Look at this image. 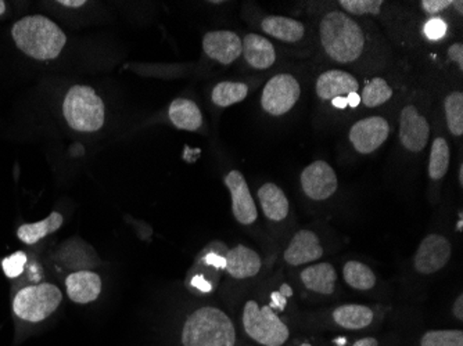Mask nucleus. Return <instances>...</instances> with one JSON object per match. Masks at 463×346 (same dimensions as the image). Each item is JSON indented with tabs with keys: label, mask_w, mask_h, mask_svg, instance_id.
Returning <instances> with one entry per match:
<instances>
[{
	"label": "nucleus",
	"mask_w": 463,
	"mask_h": 346,
	"mask_svg": "<svg viewBox=\"0 0 463 346\" xmlns=\"http://www.w3.org/2000/svg\"><path fill=\"white\" fill-rule=\"evenodd\" d=\"M316 42L329 63L352 73H378L393 58L387 38L372 19L355 17L337 7L319 15Z\"/></svg>",
	"instance_id": "f257e3e1"
},
{
	"label": "nucleus",
	"mask_w": 463,
	"mask_h": 346,
	"mask_svg": "<svg viewBox=\"0 0 463 346\" xmlns=\"http://www.w3.org/2000/svg\"><path fill=\"white\" fill-rule=\"evenodd\" d=\"M15 46L35 60H55L67 43L66 33L45 15H27L12 28Z\"/></svg>",
	"instance_id": "f03ea898"
},
{
	"label": "nucleus",
	"mask_w": 463,
	"mask_h": 346,
	"mask_svg": "<svg viewBox=\"0 0 463 346\" xmlns=\"http://www.w3.org/2000/svg\"><path fill=\"white\" fill-rule=\"evenodd\" d=\"M360 79L347 69L327 68L316 79L314 91L324 109L334 114H352L361 107Z\"/></svg>",
	"instance_id": "7ed1b4c3"
},
{
	"label": "nucleus",
	"mask_w": 463,
	"mask_h": 346,
	"mask_svg": "<svg viewBox=\"0 0 463 346\" xmlns=\"http://www.w3.org/2000/svg\"><path fill=\"white\" fill-rule=\"evenodd\" d=\"M234 323L217 307L197 309L182 330L183 346H235Z\"/></svg>",
	"instance_id": "20e7f679"
},
{
	"label": "nucleus",
	"mask_w": 463,
	"mask_h": 346,
	"mask_svg": "<svg viewBox=\"0 0 463 346\" xmlns=\"http://www.w3.org/2000/svg\"><path fill=\"white\" fill-rule=\"evenodd\" d=\"M63 114L67 124L76 132H97L104 125V102L86 84H76L66 94Z\"/></svg>",
	"instance_id": "39448f33"
},
{
	"label": "nucleus",
	"mask_w": 463,
	"mask_h": 346,
	"mask_svg": "<svg viewBox=\"0 0 463 346\" xmlns=\"http://www.w3.org/2000/svg\"><path fill=\"white\" fill-rule=\"evenodd\" d=\"M432 138L427 100L419 96H409L404 102L398 118V143L405 153L419 155L426 150Z\"/></svg>",
	"instance_id": "423d86ee"
},
{
	"label": "nucleus",
	"mask_w": 463,
	"mask_h": 346,
	"mask_svg": "<svg viewBox=\"0 0 463 346\" xmlns=\"http://www.w3.org/2000/svg\"><path fill=\"white\" fill-rule=\"evenodd\" d=\"M63 294L55 284L40 283L24 287L13 299L15 316L28 323H40L55 314Z\"/></svg>",
	"instance_id": "0eeeda50"
},
{
	"label": "nucleus",
	"mask_w": 463,
	"mask_h": 346,
	"mask_svg": "<svg viewBox=\"0 0 463 346\" xmlns=\"http://www.w3.org/2000/svg\"><path fill=\"white\" fill-rule=\"evenodd\" d=\"M243 325L253 340L263 346H282L288 341L289 328L271 305L260 306L258 302H245Z\"/></svg>",
	"instance_id": "6e6552de"
},
{
	"label": "nucleus",
	"mask_w": 463,
	"mask_h": 346,
	"mask_svg": "<svg viewBox=\"0 0 463 346\" xmlns=\"http://www.w3.org/2000/svg\"><path fill=\"white\" fill-rule=\"evenodd\" d=\"M303 88L300 79L291 73H278L268 79L261 92V109L273 118H282L300 102Z\"/></svg>",
	"instance_id": "1a4fd4ad"
},
{
	"label": "nucleus",
	"mask_w": 463,
	"mask_h": 346,
	"mask_svg": "<svg viewBox=\"0 0 463 346\" xmlns=\"http://www.w3.org/2000/svg\"><path fill=\"white\" fill-rule=\"evenodd\" d=\"M391 129L393 125L385 115H367L352 122L347 138L355 153L360 155H370L387 143Z\"/></svg>",
	"instance_id": "9d476101"
},
{
	"label": "nucleus",
	"mask_w": 463,
	"mask_h": 346,
	"mask_svg": "<svg viewBox=\"0 0 463 346\" xmlns=\"http://www.w3.org/2000/svg\"><path fill=\"white\" fill-rule=\"evenodd\" d=\"M260 30L268 40L272 38L280 45L297 50L308 49L314 40L311 28L301 20L289 15L265 14L261 19Z\"/></svg>",
	"instance_id": "9b49d317"
},
{
	"label": "nucleus",
	"mask_w": 463,
	"mask_h": 346,
	"mask_svg": "<svg viewBox=\"0 0 463 346\" xmlns=\"http://www.w3.org/2000/svg\"><path fill=\"white\" fill-rule=\"evenodd\" d=\"M303 193L312 201H326L336 194L339 179L336 171L327 161H312L300 175Z\"/></svg>",
	"instance_id": "f8f14e48"
},
{
	"label": "nucleus",
	"mask_w": 463,
	"mask_h": 346,
	"mask_svg": "<svg viewBox=\"0 0 463 346\" xmlns=\"http://www.w3.org/2000/svg\"><path fill=\"white\" fill-rule=\"evenodd\" d=\"M452 255L451 243L441 235H429L422 240L414 256V268L419 274L442 271Z\"/></svg>",
	"instance_id": "ddd939ff"
},
{
	"label": "nucleus",
	"mask_w": 463,
	"mask_h": 346,
	"mask_svg": "<svg viewBox=\"0 0 463 346\" xmlns=\"http://www.w3.org/2000/svg\"><path fill=\"white\" fill-rule=\"evenodd\" d=\"M224 182L225 186L229 190L230 199H232V214H234L235 219L240 225L250 226L257 220L258 211L245 176L242 172L234 169L225 176Z\"/></svg>",
	"instance_id": "4468645a"
},
{
	"label": "nucleus",
	"mask_w": 463,
	"mask_h": 346,
	"mask_svg": "<svg viewBox=\"0 0 463 346\" xmlns=\"http://www.w3.org/2000/svg\"><path fill=\"white\" fill-rule=\"evenodd\" d=\"M242 38L234 31H211L203 38L207 58L222 66H230L242 56Z\"/></svg>",
	"instance_id": "2eb2a0df"
},
{
	"label": "nucleus",
	"mask_w": 463,
	"mask_h": 346,
	"mask_svg": "<svg viewBox=\"0 0 463 346\" xmlns=\"http://www.w3.org/2000/svg\"><path fill=\"white\" fill-rule=\"evenodd\" d=\"M324 256V248L318 235L311 230H298L291 237L290 243L283 253V259L288 265L293 268L309 265Z\"/></svg>",
	"instance_id": "dca6fc26"
},
{
	"label": "nucleus",
	"mask_w": 463,
	"mask_h": 346,
	"mask_svg": "<svg viewBox=\"0 0 463 346\" xmlns=\"http://www.w3.org/2000/svg\"><path fill=\"white\" fill-rule=\"evenodd\" d=\"M242 56L247 66L255 71H267L279 60L275 43L260 33H247L242 38Z\"/></svg>",
	"instance_id": "f3484780"
},
{
	"label": "nucleus",
	"mask_w": 463,
	"mask_h": 346,
	"mask_svg": "<svg viewBox=\"0 0 463 346\" xmlns=\"http://www.w3.org/2000/svg\"><path fill=\"white\" fill-rule=\"evenodd\" d=\"M261 266H263L261 256L254 250L245 245L232 248L225 256L224 271L236 280H245L257 276Z\"/></svg>",
	"instance_id": "a211bd4d"
},
{
	"label": "nucleus",
	"mask_w": 463,
	"mask_h": 346,
	"mask_svg": "<svg viewBox=\"0 0 463 346\" xmlns=\"http://www.w3.org/2000/svg\"><path fill=\"white\" fill-rule=\"evenodd\" d=\"M66 288L71 301L79 305L91 304L101 296L102 279L94 271H76L66 279Z\"/></svg>",
	"instance_id": "6ab92c4d"
},
{
	"label": "nucleus",
	"mask_w": 463,
	"mask_h": 346,
	"mask_svg": "<svg viewBox=\"0 0 463 346\" xmlns=\"http://www.w3.org/2000/svg\"><path fill=\"white\" fill-rule=\"evenodd\" d=\"M258 201H260L261 209L267 219L272 222H282L289 217L290 211V202L288 196L280 187L272 182L263 183L258 189Z\"/></svg>",
	"instance_id": "aec40b11"
},
{
	"label": "nucleus",
	"mask_w": 463,
	"mask_h": 346,
	"mask_svg": "<svg viewBox=\"0 0 463 346\" xmlns=\"http://www.w3.org/2000/svg\"><path fill=\"white\" fill-rule=\"evenodd\" d=\"M300 280L308 291L332 296L336 288V269L327 262L314 263L301 271Z\"/></svg>",
	"instance_id": "412c9836"
},
{
	"label": "nucleus",
	"mask_w": 463,
	"mask_h": 346,
	"mask_svg": "<svg viewBox=\"0 0 463 346\" xmlns=\"http://www.w3.org/2000/svg\"><path fill=\"white\" fill-rule=\"evenodd\" d=\"M168 118L176 129L197 132L203 127V114L200 109L196 102L183 97H179L171 102Z\"/></svg>",
	"instance_id": "4be33fe9"
},
{
	"label": "nucleus",
	"mask_w": 463,
	"mask_h": 346,
	"mask_svg": "<svg viewBox=\"0 0 463 346\" xmlns=\"http://www.w3.org/2000/svg\"><path fill=\"white\" fill-rule=\"evenodd\" d=\"M450 163H451V148L449 140L444 135L434 136L433 142L430 145L429 164L427 173L432 183H439L449 173Z\"/></svg>",
	"instance_id": "5701e85b"
},
{
	"label": "nucleus",
	"mask_w": 463,
	"mask_h": 346,
	"mask_svg": "<svg viewBox=\"0 0 463 346\" xmlns=\"http://www.w3.org/2000/svg\"><path fill=\"white\" fill-rule=\"evenodd\" d=\"M396 91L383 76L368 79L361 89V107L367 110L380 109L393 100Z\"/></svg>",
	"instance_id": "b1692460"
},
{
	"label": "nucleus",
	"mask_w": 463,
	"mask_h": 346,
	"mask_svg": "<svg viewBox=\"0 0 463 346\" xmlns=\"http://www.w3.org/2000/svg\"><path fill=\"white\" fill-rule=\"evenodd\" d=\"M375 314L365 305H342L334 310V320L340 327L347 330H362L372 324Z\"/></svg>",
	"instance_id": "393cba45"
},
{
	"label": "nucleus",
	"mask_w": 463,
	"mask_h": 346,
	"mask_svg": "<svg viewBox=\"0 0 463 346\" xmlns=\"http://www.w3.org/2000/svg\"><path fill=\"white\" fill-rule=\"evenodd\" d=\"M63 222V215L58 214V212H52L46 219L40 220V222L28 223V225L20 226V229L17 230V237L24 244H37L38 241L48 237L52 233L58 232Z\"/></svg>",
	"instance_id": "a878e982"
},
{
	"label": "nucleus",
	"mask_w": 463,
	"mask_h": 346,
	"mask_svg": "<svg viewBox=\"0 0 463 346\" xmlns=\"http://www.w3.org/2000/svg\"><path fill=\"white\" fill-rule=\"evenodd\" d=\"M442 112L445 125L454 138L463 135V93L462 91H451L442 99Z\"/></svg>",
	"instance_id": "bb28decb"
},
{
	"label": "nucleus",
	"mask_w": 463,
	"mask_h": 346,
	"mask_svg": "<svg viewBox=\"0 0 463 346\" xmlns=\"http://www.w3.org/2000/svg\"><path fill=\"white\" fill-rule=\"evenodd\" d=\"M249 84L245 82L224 81L215 84L211 92V100L215 106L227 109L249 96Z\"/></svg>",
	"instance_id": "cd10ccee"
},
{
	"label": "nucleus",
	"mask_w": 463,
	"mask_h": 346,
	"mask_svg": "<svg viewBox=\"0 0 463 346\" xmlns=\"http://www.w3.org/2000/svg\"><path fill=\"white\" fill-rule=\"evenodd\" d=\"M343 279L352 289L357 291H370L376 286L375 271L360 262V261H349L343 266Z\"/></svg>",
	"instance_id": "c85d7f7f"
},
{
	"label": "nucleus",
	"mask_w": 463,
	"mask_h": 346,
	"mask_svg": "<svg viewBox=\"0 0 463 346\" xmlns=\"http://www.w3.org/2000/svg\"><path fill=\"white\" fill-rule=\"evenodd\" d=\"M421 346H463L460 330H434L422 337Z\"/></svg>",
	"instance_id": "c756f323"
},
{
	"label": "nucleus",
	"mask_w": 463,
	"mask_h": 346,
	"mask_svg": "<svg viewBox=\"0 0 463 346\" xmlns=\"http://www.w3.org/2000/svg\"><path fill=\"white\" fill-rule=\"evenodd\" d=\"M25 263H27V255L22 251H17V253H12V255L6 256L2 262V268H4V274L9 279H15L22 274L24 271Z\"/></svg>",
	"instance_id": "7c9ffc66"
},
{
	"label": "nucleus",
	"mask_w": 463,
	"mask_h": 346,
	"mask_svg": "<svg viewBox=\"0 0 463 346\" xmlns=\"http://www.w3.org/2000/svg\"><path fill=\"white\" fill-rule=\"evenodd\" d=\"M452 4L454 0H422L419 7L424 14L429 15L430 19H433L451 9Z\"/></svg>",
	"instance_id": "2f4dec72"
},
{
	"label": "nucleus",
	"mask_w": 463,
	"mask_h": 346,
	"mask_svg": "<svg viewBox=\"0 0 463 346\" xmlns=\"http://www.w3.org/2000/svg\"><path fill=\"white\" fill-rule=\"evenodd\" d=\"M445 32H447V25H445L444 20L439 19V17H433V19H429L424 22V37L429 38V40H441Z\"/></svg>",
	"instance_id": "473e14b6"
},
{
	"label": "nucleus",
	"mask_w": 463,
	"mask_h": 346,
	"mask_svg": "<svg viewBox=\"0 0 463 346\" xmlns=\"http://www.w3.org/2000/svg\"><path fill=\"white\" fill-rule=\"evenodd\" d=\"M447 58L457 66L459 74L463 71V45L462 42H454L447 49Z\"/></svg>",
	"instance_id": "72a5a7b5"
},
{
	"label": "nucleus",
	"mask_w": 463,
	"mask_h": 346,
	"mask_svg": "<svg viewBox=\"0 0 463 346\" xmlns=\"http://www.w3.org/2000/svg\"><path fill=\"white\" fill-rule=\"evenodd\" d=\"M204 261H206V263H209V265L215 266V268H225V258H221V256L217 255V253H209Z\"/></svg>",
	"instance_id": "f704fd0d"
},
{
	"label": "nucleus",
	"mask_w": 463,
	"mask_h": 346,
	"mask_svg": "<svg viewBox=\"0 0 463 346\" xmlns=\"http://www.w3.org/2000/svg\"><path fill=\"white\" fill-rule=\"evenodd\" d=\"M452 314L457 317L458 320H463V296H458L455 299L454 305H452Z\"/></svg>",
	"instance_id": "c9c22d12"
},
{
	"label": "nucleus",
	"mask_w": 463,
	"mask_h": 346,
	"mask_svg": "<svg viewBox=\"0 0 463 346\" xmlns=\"http://www.w3.org/2000/svg\"><path fill=\"white\" fill-rule=\"evenodd\" d=\"M58 4L66 7H73V9H78V7L84 6L86 4L85 0H58Z\"/></svg>",
	"instance_id": "e433bc0d"
},
{
	"label": "nucleus",
	"mask_w": 463,
	"mask_h": 346,
	"mask_svg": "<svg viewBox=\"0 0 463 346\" xmlns=\"http://www.w3.org/2000/svg\"><path fill=\"white\" fill-rule=\"evenodd\" d=\"M191 284H193L194 287H197V288L200 289V291H209L211 289V286H209V283H207L206 280H203L201 277H194L193 281H191Z\"/></svg>",
	"instance_id": "4c0bfd02"
},
{
	"label": "nucleus",
	"mask_w": 463,
	"mask_h": 346,
	"mask_svg": "<svg viewBox=\"0 0 463 346\" xmlns=\"http://www.w3.org/2000/svg\"><path fill=\"white\" fill-rule=\"evenodd\" d=\"M352 346H378V342L375 338H362V340L357 341Z\"/></svg>",
	"instance_id": "58836bf2"
},
{
	"label": "nucleus",
	"mask_w": 463,
	"mask_h": 346,
	"mask_svg": "<svg viewBox=\"0 0 463 346\" xmlns=\"http://www.w3.org/2000/svg\"><path fill=\"white\" fill-rule=\"evenodd\" d=\"M452 9L457 10L458 15L463 14V2L462 0H457L454 4H452Z\"/></svg>",
	"instance_id": "ea45409f"
},
{
	"label": "nucleus",
	"mask_w": 463,
	"mask_h": 346,
	"mask_svg": "<svg viewBox=\"0 0 463 346\" xmlns=\"http://www.w3.org/2000/svg\"><path fill=\"white\" fill-rule=\"evenodd\" d=\"M458 179H459L460 186H462V184H463V165H462V163H460L459 171H458Z\"/></svg>",
	"instance_id": "a19ab883"
},
{
	"label": "nucleus",
	"mask_w": 463,
	"mask_h": 346,
	"mask_svg": "<svg viewBox=\"0 0 463 346\" xmlns=\"http://www.w3.org/2000/svg\"><path fill=\"white\" fill-rule=\"evenodd\" d=\"M4 12H6V4L4 0H0V15L4 14Z\"/></svg>",
	"instance_id": "79ce46f5"
},
{
	"label": "nucleus",
	"mask_w": 463,
	"mask_h": 346,
	"mask_svg": "<svg viewBox=\"0 0 463 346\" xmlns=\"http://www.w3.org/2000/svg\"><path fill=\"white\" fill-rule=\"evenodd\" d=\"M301 346H312V345H309V343H303V345Z\"/></svg>",
	"instance_id": "37998d69"
}]
</instances>
